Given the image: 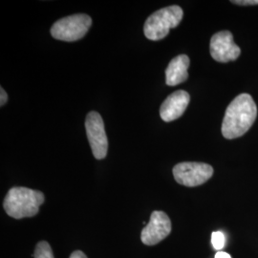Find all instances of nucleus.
Instances as JSON below:
<instances>
[{
	"label": "nucleus",
	"mask_w": 258,
	"mask_h": 258,
	"mask_svg": "<svg viewBox=\"0 0 258 258\" xmlns=\"http://www.w3.org/2000/svg\"><path fill=\"white\" fill-rule=\"evenodd\" d=\"M257 117L256 104L249 94H240L227 107L222 123V134L228 140L246 134Z\"/></svg>",
	"instance_id": "f257e3e1"
},
{
	"label": "nucleus",
	"mask_w": 258,
	"mask_h": 258,
	"mask_svg": "<svg viewBox=\"0 0 258 258\" xmlns=\"http://www.w3.org/2000/svg\"><path fill=\"white\" fill-rule=\"evenodd\" d=\"M43 203L44 194L41 191L23 186H16L8 191L3 207L11 217L22 219L37 215L40 206Z\"/></svg>",
	"instance_id": "f03ea898"
},
{
	"label": "nucleus",
	"mask_w": 258,
	"mask_h": 258,
	"mask_svg": "<svg viewBox=\"0 0 258 258\" xmlns=\"http://www.w3.org/2000/svg\"><path fill=\"white\" fill-rule=\"evenodd\" d=\"M183 16V10L177 5L158 10L147 19L144 27L145 36L153 41L165 38L170 29L180 24Z\"/></svg>",
	"instance_id": "7ed1b4c3"
},
{
	"label": "nucleus",
	"mask_w": 258,
	"mask_h": 258,
	"mask_svg": "<svg viewBox=\"0 0 258 258\" xmlns=\"http://www.w3.org/2000/svg\"><path fill=\"white\" fill-rule=\"evenodd\" d=\"M92 25V19L85 14H77L59 19L51 28L52 37L62 41L83 38Z\"/></svg>",
	"instance_id": "20e7f679"
},
{
	"label": "nucleus",
	"mask_w": 258,
	"mask_h": 258,
	"mask_svg": "<svg viewBox=\"0 0 258 258\" xmlns=\"http://www.w3.org/2000/svg\"><path fill=\"white\" fill-rule=\"evenodd\" d=\"M213 175L212 166L205 163L184 162L173 167V176L178 184L188 187L205 184Z\"/></svg>",
	"instance_id": "39448f33"
},
{
	"label": "nucleus",
	"mask_w": 258,
	"mask_h": 258,
	"mask_svg": "<svg viewBox=\"0 0 258 258\" xmlns=\"http://www.w3.org/2000/svg\"><path fill=\"white\" fill-rule=\"evenodd\" d=\"M85 129L93 155L98 160L104 159L108 151V139L105 133L102 116L98 112L91 111L87 114Z\"/></svg>",
	"instance_id": "423d86ee"
},
{
	"label": "nucleus",
	"mask_w": 258,
	"mask_h": 258,
	"mask_svg": "<svg viewBox=\"0 0 258 258\" xmlns=\"http://www.w3.org/2000/svg\"><path fill=\"white\" fill-rule=\"evenodd\" d=\"M171 221L164 212H152L148 225L141 232V240L145 245L154 246L166 238L171 232Z\"/></svg>",
	"instance_id": "0eeeda50"
},
{
	"label": "nucleus",
	"mask_w": 258,
	"mask_h": 258,
	"mask_svg": "<svg viewBox=\"0 0 258 258\" xmlns=\"http://www.w3.org/2000/svg\"><path fill=\"white\" fill-rule=\"evenodd\" d=\"M210 49L212 58L222 63L236 60L241 53L239 47L234 43L230 31H221L213 35Z\"/></svg>",
	"instance_id": "6e6552de"
},
{
	"label": "nucleus",
	"mask_w": 258,
	"mask_h": 258,
	"mask_svg": "<svg viewBox=\"0 0 258 258\" xmlns=\"http://www.w3.org/2000/svg\"><path fill=\"white\" fill-rule=\"evenodd\" d=\"M189 101V94L184 90H178L169 95L160 108L162 120L169 122L179 119L188 106Z\"/></svg>",
	"instance_id": "1a4fd4ad"
},
{
	"label": "nucleus",
	"mask_w": 258,
	"mask_h": 258,
	"mask_svg": "<svg viewBox=\"0 0 258 258\" xmlns=\"http://www.w3.org/2000/svg\"><path fill=\"white\" fill-rule=\"evenodd\" d=\"M189 57L179 55L172 58L166 70V83L168 86H176L184 83L188 78Z\"/></svg>",
	"instance_id": "9d476101"
},
{
	"label": "nucleus",
	"mask_w": 258,
	"mask_h": 258,
	"mask_svg": "<svg viewBox=\"0 0 258 258\" xmlns=\"http://www.w3.org/2000/svg\"><path fill=\"white\" fill-rule=\"evenodd\" d=\"M35 258H55L53 250L51 249V246L46 241H40L36 247L35 253H34Z\"/></svg>",
	"instance_id": "9b49d317"
},
{
	"label": "nucleus",
	"mask_w": 258,
	"mask_h": 258,
	"mask_svg": "<svg viewBox=\"0 0 258 258\" xmlns=\"http://www.w3.org/2000/svg\"><path fill=\"white\" fill-rule=\"evenodd\" d=\"M225 243H226V238H225V235L223 232L221 231L212 232V244L214 249L220 251V249L225 247Z\"/></svg>",
	"instance_id": "f8f14e48"
},
{
	"label": "nucleus",
	"mask_w": 258,
	"mask_h": 258,
	"mask_svg": "<svg viewBox=\"0 0 258 258\" xmlns=\"http://www.w3.org/2000/svg\"><path fill=\"white\" fill-rule=\"evenodd\" d=\"M231 3L242 6H251V5H258V0H234Z\"/></svg>",
	"instance_id": "ddd939ff"
},
{
	"label": "nucleus",
	"mask_w": 258,
	"mask_h": 258,
	"mask_svg": "<svg viewBox=\"0 0 258 258\" xmlns=\"http://www.w3.org/2000/svg\"><path fill=\"white\" fill-rule=\"evenodd\" d=\"M0 95H1L0 96V105L3 106L6 102H8V95L2 87L0 89Z\"/></svg>",
	"instance_id": "4468645a"
},
{
	"label": "nucleus",
	"mask_w": 258,
	"mask_h": 258,
	"mask_svg": "<svg viewBox=\"0 0 258 258\" xmlns=\"http://www.w3.org/2000/svg\"><path fill=\"white\" fill-rule=\"evenodd\" d=\"M70 258H87V256L82 250H75L74 252H72V254L70 255Z\"/></svg>",
	"instance_id": "2eb2a0df"
},
{
	"label": "nucleus",
	"mask_w": 258,
	"mask_h": 258,
	"mask_svg": "<svg viewBox=\"0 0 258 258\" xmlns=\"http://www.w3.org/2000/svg\"><path fill=\"white\" fill-rule=\"evenodd\" d=\"M215 258H231V255L225 251H217V253L215 254Z\"/></svg>",
	"instance_id": "dca6fc26"
}]
</instances>
